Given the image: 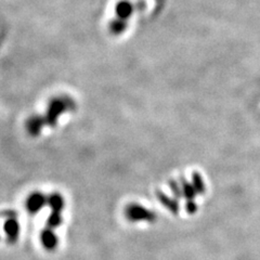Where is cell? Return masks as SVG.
I'll use <instances>...</instances> for the list:
<instances>
[{"label":"cell","mask_w":260,"mask_h":260,"mask_svg":"<svg viewBox=\"0 0 260 260\" xmlns=\"http://www.w3.org/2000/svg\"><path fill=\"white\" fill-rule=\"evenodd\" d=\"M63 223V217L62 213H55L51 212V214L49 215V217L47 219V228L50 229H57L59 226Z\"/></svg>","instance_id":"obj_8"},{"label":"cell","mask_w":260,"mask_h":260,"mask_svg":"<svg viewBox=\"0 0 260 260\" xmlns=\"http://www.w3.org/2000/svg\"><path fill=\"white\" fill-rule=\"evenodd\" d=\"M45 125V118H41L39 116H33V117L27 120V131H29L32 136H37L39 135L41 128Z\"/></svg>","instance_id":"obj_5"},{"label":"cell","mask_w":260,"mask_h":260,"mask_svg":"<svg viewBox=\"0 0 260 260\" xmlns=\"http://www.w3.org/2000/svg\"><path fill=\"white\" fill-rule=\"evenodd\" d=\"M131 4L127 1H120L116 5V14H117L118 19L123 21L127 19L131 14Z\"/></svg>","instance_id":"obj_7"},{"label":"cell","mask_w":260,"mask_h":260,"mask_svg":"<svg viewBox=\"0 0 260 260\" xmlns=\"http://www.w3.org/2000/svg\"><path fill=\"white\" fill-rule=\"evenodd\" d=\"M3 231L5 236H7L8 244H15L19 241L21 226L18 219L15 218V216H11V217H8V219L4 221Z\"/></svg>","instance_id":"obj_2"},{"label":"cell","mask_w":260,"mask_h":260,"mask_svg":"<svg viewBox=\"0 0 260 260\" xmlns=\"http://www.w3.org/2000/svg\"><path fill=\"white\" fill-rule=\"evenodd\" d=\"M74 107V102L68 97H59L50 101L47 109V114L45 116L46 124L55 126L58 123L59 117Z\"/></svg>","instance_id":"obj_1"},{"label":"cell","mask_w":260,"mask_h":260,"mask_svg":"<svg viewBox=\"0 0 260 260\" xmlns=\"http://www.w3.org/2000/svg\"><path fill=\"white\" fill-rule=\"evenodd\" d=\"M48 205V197L43 195L41 192H34L27 197L25 206L29 213L32 215H35L39 213L43 208V206Z\"/></svg>","instance_id":"obj_3"},{"label":"cell","mask_w":260,"mask_h":260,"mask_svg":"<svg viewBox=\"0 0 260 260\" xmlns=\"http://www.w3.org/2000/svg\"><path fill=\"white\" fill-rule=\"evenodd\" d=\"M40 243L42 247L48 252H53L59 246V237L53 229L46 228L40 233Z\"/></svg>","instance_id":"obj_4"},{"label":"cell","mask_w":260,"mask_h":260,"mask_svg":"<svg viewBox=\"0 0 260 260\" xmlns=\"http://www.w3.org/2000/svg\"><path fill=\"white\" fill-rule=\"evenodd\" d=\"M48 205L51 208V212L55 213H62L64 209V198L59 193H53L48 197Z\"/></svg>","instance_id":"obj_6"}]
</instances>
